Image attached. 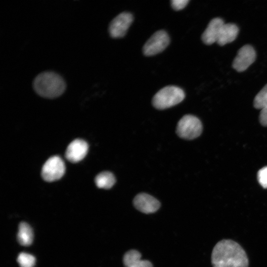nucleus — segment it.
Listing matches in <instances>:
<instances>
[{"label": "nucleus", "mask_w": 267, "mask_h": 267, "mask_svg": "<svg viewBox=\"0 0 267 267\" xmlns=\"http://www.w3.org/2000/svg\"><path fill=\"white\" fill-rule=\"evenodd\" d=\"M213 267H248L249 259L242 247L231 239H222L215 245L211 255Z\"/></svg>", "instance_id": "1"}, {"label": "nucleus", "mask_w": 267, "mask_h": 267, "mask_svg": "<svg viewBox=\"0 0 267 267\" xmlns=\"http://www.w3.org/2000/svg\"><path fill=\"white\" fill-rule=\"evenodd\" d=\"M63 78L52 71H45L38 74L33 82L35 91L40 96L53 98L61 95L66 89Z\"/></svg>", "instance_id": "2"}, {"label": "nucleus", "mask_w": 267, "mask_h": 267, "mask_svg": "<svg viewBox=\"0 0 267 267\" xmlns=\"http://www.w3.org/2000/svg\"><path fill=\"white\" fill-rule=\"evenodd\" d=\"M185 97L183 90L175 86L165 87L159 90L153 96L152 103L157 109L162 110L175 106Z\"/></svg>", "instance_id": "3"}, {"label": "nucleus", "mask_w": 267, "mask_h": 267, "mask_svg": "<svg viewBox=\"0 0 267 267\" xmlns=\"http://www.w3.org/2000/svg\"><path fill=\"white\" fill-rule=\"evenodd\" d=\"M202 132V125L200 120L191 115L183 116L178 121L176 133L183 139H193L198 137Z\"/></svg>", "instance_id": "4"}, {"label": "nucleus", "mask_w": 267, "mask_h": 267, "mask_svg": "<svg viewBox=\"0 0 267 267\" xmlns=\"http://www.w3.org/2000/svg\"><path fill=\"white\" fill-rule=\"evenodd\" d=\"M65 171V166L63 160L58 156H53L45 162L41 174L44 180L52 182L61 178Z\"/></svg>", "instance_id": "5"}, {"label": "nucleus", "mask_w": 267, "mask_h": 267, "mask_svg": "<svg viewBox=\"0 0 267 267\" xmlns=\"http://www.w3.org/2000/svg\"><path fill=\"white\" fill-rule=\"evenodd\" d=\"M170 38L164 30L154 33L143 46V53L145 56H152L163 51L169 45Z\"/></svg>", "instance_id": "6"}, {"label": "nucleus", "mask_w": 267, "mask_h": 267, "mask_svg": "<svg viewBox=\"0 0 267 267\" xmlns=\"http://www.w3.org/2000/svg\"><path fill=\"white\" fill-rule=\"evenodd\" d=\"M133 21V16L130 12H123L116 16L110 22L109 32L114 38L124 37Z\"/></svg>", "instance_id": "7"}, {"label": "nucleus", "mask_w": 267, "mask_h": 267, "mask_svg": "<svg viewBox=\"0 0 267 267\" xmlns=\"http://www.w3.org/2000/svg\"><path fill=\"white\" fill-rule=\"evenodd\" d=\"M256 52L250 45H245L238 50L234 58L232 66L236 71L243 72L246 70L255 60Z\"/></svg>", "instance_id": "8"}, {"label": "nucleus", "mask_w": 267, "mask_h": 267, "mask_svg": "<svg viewBox=\"0 0 267 267\" xmlns=\"http://www.w3.org/2000/svg\"><path fill=\"white\" fill-rule=\"evenodd\" d=\"M134 207L140 212L145 214L153 213L160 207V202L154 197L147 193L137 194L133 200Z\"/></svg>", "instance_id": "9"}, {"label": "nucleus", "mask_w": 267, "mask_h": 267, "mask_svg": "<svg viewBox=\"0 0 267 267\" xmlns=\"http://www.w3.org/2000/svg\"><path fill=\"white\" fill-rule=\"evenodd\" d=\"M88 148V144L85 140L80 139H75L68 146L65 157L71 162H78L86 156Z\"/></svg>", "instance_id": "10"}, {"label": "nucleus", "mask_w": 267, "mask_h": 267, "mask_svg": "<svg viewBox=\"0 0 267 267\" xmlns=\"http://www.w3.org/2000/svg\"><path fill=\"white\" fill-rule=\"evenodd\" d=\"M224 24L221 18L213 19L202 35L203 42L206 44H211L217 42L221 29Z\"/></svg>", "instance_id": "11"}, {"label": "nucleus", "mask_w": 267, "mask_h": 267, "mask_svg": "<svg viewBox=\"0 0 267 267\" xmlns=\"http://www.w3.org/2000/svg\"><path fill=\"white\" fill-rule=\"evenodd\" d=\"M141 254L137 250H130L124 256L123 264L125 267H153L150 262L141 260Z\"/></svg>", "instance_id": "12"}, {"label": "nucleus", "mask_w": 267, "mask_h": 267, "mask_svg": "<svg viewBox=\"0 0 267 267\" xmlns=\"http://www.w3.org/2000/svg\"><path fill=\"white\" fill-rule=\"evenodd\" d=\"M238 31V28L236 25L224 24L221 29L217 43L222 46L233 42L236 39Z\"/></svg>", "instance_id": "13"}, {"label": "nucleus", "mask_w": 267, "mask_h": 267, "mask_svg": "<svg viewBox=\"0 0 267 267\" xmlns=\"http://www.w3.org/2000/svg\"><path fill=\"white\" fill-rule=\"evenodd\" d=\"M17 240L23 246H29L33 240V232L31 226L26 222H21L19 224L17 233Z\"/></svg>", "instance_id": "14"}, {"label": "nucleus", "mask_w": 267, "mask_h": 267, "mask_svg": "<svg viewBox=\"0 0 267 267\" xmlns=\"http://www.w3.org/2000/svg\"><path fill=\"white\" fill-rule=\"evenodd\" d=\"M95 182L98 188L109 189L115 184V178L110 172H103L96 176Z\"/></svg>", "instance_id": "15"}, {"label": "nucleus", "mask_w": 267, "mask_h": 267, "mask_svg": "<svg viewBox=\"0 0 267 267\" xmlns=\"http://www.w3.org/2000/svg\"><path fill=\"white\" fill-rule=\"evenodd\" d=\"M254 106L256 108L261 110L267 107V84L255 96Z\"/></svg>", "instance_id": "16"}, {"label": "nucleus", "mask_w": 267, "mask_h": 267, "mask_svg": "<svg viewBox=\"0 0 267 267\" xmlns=\"http://www.w3.org/2000/svg\"><path fill=\"white\" fill-rule=\"evenodd\" d=\"M35 261L33 255L26 253H21L17 257V262L20 267H33Z\"/></svg>", "instance_id": "17"}, {"label": "nucleus", "mask_w": 267, "mask_h": 267, "mask_svg": "<svg viewBox=\"0 0 267 267\" xmlns=\"http://www.w3.org/2000/svg\"><path fill=\"white\" fill-rule=\"evenodd\" d=\"M257 179L263 188H267V166L263 167L258 171Z\"/></svg>", "instance_id": "18"}, {"label": "nucleus", "mask_w": 267, "mask_h": 267, "mask_svg": "<svg viewBox=\"0 0 267 267\" xmlns=\"http://www.w3.org/2000/svg\"><path fill=\"white\" fill-rule=\"evenodd\" d=\"M188 2V0H172L171 3L174 9L179 10L185 7Z\"/></svg>", "instance_id": "19"}, {"label": "nucleus", "mask_w": 267, "mask_h": 267, "mask_svg": "<svg viewBox=\"0 0 267 267\" xmlns=\"http://www.w3.org/2000/svg\"><path fill=\"white\" fill-rule=\"evenodd\" d=\"M259 121L263 126L267 127V107L261 109L259 115Z\"/></svg>", "instance_id": "20"}]
</instances>
